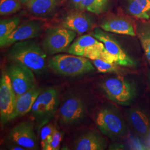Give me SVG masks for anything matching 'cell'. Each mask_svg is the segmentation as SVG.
<instances>
[{
    "instance_id": "26",
    "label": "cell",
    "mask_w": 150,
    "mask_h": 150,
    "mask_svg": "<svg viewBox=\"0 0 150 150\" xmlns=\"http://www.w3.org/2000/svg\"><path fill=\"white\" fill-rule=\"evenodd\" d=\"M92 61V64L96 67L97 70L103 74L110 73L116 71L118 67L116 62H110L105 59L101 58L91 60Z\"/></svg>"
},
{
    "instance_id": "3",
    "label": "cell",
    "mask_w": 150,
    "mask_h": 150,
    "mask_svg": "<svg viewBox=\"0 0 150 150\" xmlns=\"http://www.w3.org/2000/svg\"><path fill=\"white\" fill-rule=\"evenodd\" d=\"M95 123L101 133L108 138L116 140L127 136L128 129L119 111L113 107H103L95 116Z\"/></svg>"
},
{
    "instance_id": "22",
    "label": "cell",
    "mask_w": 150,
    "mask_h": 150,
    "mask_svg": "<svg viewBox=\"0 0 150 150\" xmlns=\"http://www.w3.org/2000/svg\"><path fill=\"white\" fill-rule=\"evenodd\" d=\"M110 0H82L78 9L100 15L107 10Z\"/></svg>"
},
{
    "instance_id": "23",
    "label": "cell",
    "mask_w": 150,
    "mask_h": 150,
    "mask_svg": "<svg viewBox=\"0 0 150 150\" xmlns=\"http://www.w3.org/2000/svg\"><path fill=\"white\" fill-rule=\"evenodd\" d=\"M20 22V18L18 17L1 20L0 22V40L10 35L19 25Z\"/></svg>"
},
{
    "instance_id": "24",
    "label": "cell",
    "mask_w": 150,
    "mask_h": 150,
    "mask_svg": "<svg viewBox=\"0 0 150 150\" xmlns=\"http://www.w3.org/2000/svg\"><path fill=\"white\" fill-rule=\"evenodd\" d=\"M22 5L18 0H0V14L8 16L15 13L21 10Z\"/></svg>"
},
{
    "instance_id": "1",
    "label": "cell",
    "mask_w": 150,
    "mask_h": 150,
    "mask_svg": "<svg viewBox=\"0 0 150 150\" xmlns=\"http://www.w3.org/2000/svg\"><path fill=\"white\" fill-rule=\"evenodd\" d=\"M7 56L13 62L23 64L37 74L46 69L47 53L34 41L27 40L13 44Z\"/></svg>"
},
{
    "instance_id": "11",
    "label": "cell",
    "mask_w": 150,
    "mask_h": 150,
    "mask_svg": "<svg viewBox=\"0 0 150 150\" xmlns=\"http://www.w3.org/2000/svg\"><path fill=\"white\" fill-rule=\"evenodd\" d=\"M15 95L10 77L4 72L0 80V120L2 125L10 122L14 111Z\"/></svg>"
},
{
    "instance_id": "18",
    "label": "cell",
    "mask_w": 150,
    "mask_h": 150,
    "mask_svg": "<svg viewBox=\"0 0 150 150\" xmlns=\"http://www.w3.org/2000/svg\"><path fill=\"white\" fill-rule=\"evenodd\" d=\"M127 117L137 134L147 139L150 134V120L147 115L140 109L132 108L127 112Z\"/></svg>"
},
{
    "instance_id": "14",
    "label": "cell",
    "mask_w": 150,
    "mask_h": 150,
    "mask_svg": "<svg viewBox=\"0 0 150 150\" xmlns=\"http://www.w3.org/2000/svg\"><path fill=\"white\" fill-rule=\"evenodd\" d=\"M136 26L128 16L119 14L107 16L100 23L103 31L131 36H136Z\"/></svg>"
},
{
    "instance_id": "19",
    "label": "cell",
    "mask_w": 150,
    "mask_h": 150,
    "mask_svg": "<svg viewBox=\"0 0 150 150\" xmlns=\"http://www.w3.org/2000/svg\"><path fill=\"white\" fill-rule=\"evenodd\" d=\"M124 4L129 15L142 20H149L150 0H124Z\"/></svg>"
},
{
    "instance_id": "12",
    "label": "cell",
    "mask_w": 150,
    "mask_h": 150,
    "mask_svg": "<svg viewBox=\"0 0 150 150\" xmlns=\"http://www.w3.org/2000/svg\"><path fill=\"white\" fill-rule=\"evenodd\" d=\"M42 23L38 21H29L19 25L10 35L0 40L1 47L9 46L16 42L38 37L42 32Z\"/></svg>"
},
{
    "instance_id": "2",
    "label": "cell",
    "mask_w": 150,
    "mask_h": 150,
    "mask_svg": "<svg viewBox=\"0 0 150 150\" xmlns=\"http://www.w3.org/2000/svg\"><path fill=\"white\" fill-rule=\"evenodd\" d=\"M48 67L58 75L74 77L95 70L90 59L75 54H58L48 61Z\"/></svg>"
},
{
    "instance_id": "27",
    "label": "cell",
    "mask_w": 150,
    "mask_h": 150,
    "mask_svg": "<svg viewBox=\"0 0 150 150\" xmlns=\"http://www.w3.org/2000/svg\"><path fill=\"white\" fill-rule=\"evenodd\" d=\"M62 134L56 126H54L52 139L48 145L47 150H59L60 147Z\"/></svg>"
},
{
    "instance_id": "31",
    "label": "cell",
    "mask_w": 150,
    "mask_h": 150,
    "mask_svg": "<svg viewBox=\"0 0 150 150\" xmlns=\"http://www.w3.org/2000/svg\"><path fill=\"white\" fill-rule=\"evenodd\" d=\"M147 142H148V144L149 145V146L150 147V134H149V136H148V137L147 138Z\"/></svg>"
},
{
    "instance_id": "20",
    "label": "cell",
    "mask_w": 150,
    "mask_h": 150,
    "mask_svg": "<svg viewBox=\"0 0 150 150\" xmlns=\"http://www.w3.org/2000/svg\"><path fill=\"white\" fill-rule=\"evenodd\" d=\"M59 0H30L25 4L28 10L33 15L47 16L52 13L59 4Z\"/></svg>"
},
{
    "instance_id": "29",
    "label": "cell",
    "mask_w": 150,
    "mask_h": 150,
    "mask_svg": "<svg viewBox=\"0 0 150 150\" xmlns=\"http://www.w3.org/2000/svg\"><path fill=\"white\" fill-rule=\"evenodd\" d=\"M10 149L14 150H25L26 149L18 145H13L10 147Z\"/></svg>"
},
{
    "instance_id": "25",
    "label": "cell",
    "mask_w": 150,
    "mask_h": 150,
    "mask_svg": "<svg viewBox=\"0 0 150 150\" xmlns=\"http://www.w3.org/2000/svg\"><path fill=\"white\" fill-rule=\"evenodd\" d=\"M54 126L52 123L47 122L40 127V141L42 150H47L52 139Z\"/></svg>"
},
{
    "instance_id": "6",
    "label": "cell",
    "mask_w": 150,
    "mask_h": 150,
    "mask_svg": "<svg viewBox=\"0 0 150 150\" xmlns=\"http://www.w3.org/2000/svg\"><path fill=\"white\" fill-rule=\"evenodd\" d=\"M59 123L74 126L82 123L87 116V106L80 96L71 94L66 97L58 110Z\"/></svg>"
},
{
    "instance_id": "9",
    "label": "cell",
    "mask_w": 150,
    "mask_h": 150,
    "mask_svg": "<svg viewBox=\"0 0 150 150\" xmlns=\"http://www.w3.org/2000/svg\"><path fill=\"white\" fill-rule=\"evenodd\" d=\"M9 76L15 98L37 86L32 70L23 64L14 62L6 71Z\"/></svg>"
},
{
    "instance_id": "32",
    "label": "cell",
    "mask_w": 150,
    "mask_h": 150,
    "mask_svg": "<svg viewBox=\"0 0 150 150\" xmlns=\"http://www.w3.org/2000/svg\"><path fill=\"white\" fill-rule=\"evenodd\" d=\"M149 80H150V71L149 72Z\"/></svg>"
},
{
    "instance_id": "21",
    "label": "cell",
    "mask_w": 150,
    "mask_h": 150,
    "mask_svg": "<svg viewBox=\"0 0 150 150\" xmlns=\"http://www.w3.org/2000/svg\"><path fill=\"white\" fill-rule=\"evenodd\" d=\"M136 33L150 64V22H139L136 26Z\"/></svg>"
},
{
    "instance_id": "15",
    "label": "cell",
    "mask_w": 150,
    "mask_h": 150,
    "mask_svg": "<svg viewBox=\"0 0 150 150\" xmlns=\"http://www.w3.org/2000/svg\"><path fill=\"white\" fill-rule=\"evenodd\" d=\"M95 22L89 15L82 11H74L66 16L62 22V26L82 35L90 31L94 27Z\"/></svg>"
},
{
    "instance_id": "4",
    "label": "cell",
    "mask_w": 150,
    "mask_h": 150,
    "mask_svg": "<svg viewBox=\"0 0 150 150\" xmlns=\"http://www.w3.org/2000/svg\"><path fill=\"white\" fill-rule=\"evenodd\" d=\"M59 96L53 87L43 89L40 93L30 111L32 117L41 127L47 123L59 110Z\"/></svg>"
},
{
    "instance_id": "28",
    "label": "cell",
    "mask_w": 150,
    "mask_h": 150,
    "mask_svg": "<svg viewBox=\"0 0 150 150\" xmlns=\"http://www.w3.org/2000/svg\"><path fill=\"white\" fill-rule=\"evenodd\" d=\"M81 1L82 0H71V2L72 5L76 8H78Z\"/></svg>"
},
{
    "instance_id": "13",
    "label": "cell",
    "mask_w": 150,
    "mask_h": 150,
    "mask_svg": "<svg viewBox=\"0 0 150 150\" xmlns=\"http://www.w3.org/2000/svg\"><path fill=\"white\" fill-rule=\"evenodd\" d=\"M92 35L103 43L107 51L114 56L117 64L123 66H132L134 62L121 47L118 42L109 34L96 28Z\"/></svg>"
},
{
    "instance_id": "7",
    "label": "cell",
    "mask_w": 150,
    "mask_h": 150,
    "mask_svg": "<svg viewBox=\"0 0 150 150\" xmlns=\"http://www.w3.org/2000/svg\"><path fill=\"white\" fill-rule=\"evenodd\" d=\"M101 87L110 100L119 105H128L134 97L133 87L123 77L108 78L102 82Z\"/></svg>"
},
{
    "instance_id": "17",
    "label": "cell",
    "mask_w": 150,
    "mask_h": 150,
    "mask_svg": "<svg viewBox=\"0 0 150 150\" xmlns=\"http://www.w3.org/2000/svg\"><path fill=\"white\" fill-rule=\"evenodd\" d=\"M42 89L38 86L15 98V106L12 120L21 117L30 112L32 106Z\"/></svg>"
},
{
    "instance_id": "33",
    "label": "cell",
    "mask_w": 150,
    "mask_h": 150,
    "mask_svg": "<svg viewBox=\"0 0 150 150\" xmlns=\"http://www.w3.org/2000/svg\"><path fill=\"white\" fill-rule=\"evenodd\" d=\"M149 16H150V18H149V20H150V13H149Z\"/></svg>"
},
{
    "instance_id": "30",
    "label": "cell",
    "mask_w": 150,
    "mask_h": 150,
    "mask_svg": "<svg viewBox=\"0 0 150 150\" xmlns=\"http://www.w3.org/2000/svg\"><path fill=\"white\" fill-rule=\"evenodd\" d=\"M18 1L21 3L22 4L25 5L26 4H27V2H28V1H30V0H18Z\"/></svg>"
},
{
    "instance_id": "10",
    "label": "cell",
    "mask_w": 150,
    "mask_h": 150,
    "mask_svg": "<svg viewBox=\"0 0 150 150\" xmlns=\"http://www.w3.org/2000/svg\"><path fill=\"white\" fill-rule=\"evenodd\" d=\"M33 126V123L28 121L18 123L11 129L7 139L13 145L20 146L26 150H38V141Z\"/></svg>"
},
{
    "instance_id": "16",
    "label": "cell",
    "mask_w": 150,
    "mask_h": 150,
    "mask_svg": "<svg viewBox=\"0 0 150 150\" xmlns=\"http://www.w3.org/2000/svg\"><path fill=\"white\" fill-rule=\"evenodd\" d=\"M107 141L96 131L91 130L75 139L72 149L76 150H102L107 147Z\"/></svg>"
},
{
    "instance_id": "5",
    "label": "cell",
    "mask_w": 150,
    "mask_h": 150,
    "mask_svg": "<svg viewBox=\"0 0 150 150\" xmlns=\"http://www.w3.org/2000/svg\"><path fill=\"white\" fill-rule=\"evenodd\" d=\"M67 52L90 60L101 58L110 62H116L114 56L106 49L103 43L92 35H85L78 38L71 45Z\"/></svg>"
},
{
    "instance_id": "8",
    "label": "cell",
    "mask_w": 150,
    "mask_h": 150,
    "mask_svg": "<svg viewBox=\"0 0 150 150\" xmlns=\"http://www.w3.org/2000/svg\"><path fill=\"white\" fill-rule=\"evenodd\" d=\"M76 35V32L62 26L50 28L43 39V49L48 54L64 52L70 47Z\"/></svg>"
}]
</instances>
